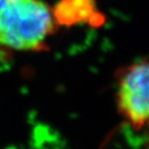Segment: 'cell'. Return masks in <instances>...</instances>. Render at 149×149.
Listing matches in <instances>:
<instances>
[{"label": "cell", "mask_w": 149, "mask_h": 149, "mask_svg": "<svg viewBox=\"0 0 149 149\" xmlns=\"http://www.w3.org/2000/svg\"><path fill=\"white\" fill-rule=\"evenodd\" d=\"M59 26L42 0H0V50L40 52Z\"/></svg>", "instance_id": "cell-1"}, {"label": "cell", "mask_w": 149, "mask_h": 149, "mask_svg": "<svg viewBox=\"0 0 149 149\" xmlns=\"http://www.w3.org/2000/svg\"><path fill=\"white\" fill-rule=\"evenodd\" d=\"M116 106L119 115L134 130L146 126L149 116V64L142 58L116 72Z\"/></svg>", "instance_id": "cell-2"}, {"label": "cell", "mask_w": 149, "mask_h": 149, "mask_svg": "<svg viewBox=\"0 0 149 149\" xmlns=\"http://www.w3.org/2000/svg\"><path fill=\"white\" fill-rule=\"evenodd\" d=\"M52 10L58 26L80 23L100 25L104 20V16L96 9L95 0H58Z\"/></svg>", "instance_id": "cell-3"}]
</instances>
